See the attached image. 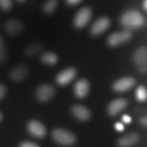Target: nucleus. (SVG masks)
Returning a JSON list of instances; mask_svg holds the SVG:
<instances>
[{
	"label": "nucleus",
	"instance_id": "nucleus-1",
	"mask_svg": "<svg viewBox=\"0 0 147 147\" xmlns=\"http://www.w3.org/2000/svg\"><path fill=\"white\" fill-rule=\"evenodd\" d=\"M144 18L136 11H129L121 18V23L123 27L128 29H138L144 24Z\"/></svg>",
	"mask_w": 147,
	"mask_h": 147
},
{
	"label": "nucleus",
	"instance_id": "nucleus-2",
	"mask_svg": "<svg viewBox=\"0 0 147 147\" xmlns=\"http://www.w3.org/2000/svg\"><path fill=\"white\" fill-rule=\"evenodd\" d=\"M53 138L55 142L64 146H70L76 142V137L71 132L63 129L57 128L53 131Z\"/></svg>",
	"mask_w": 147,
	"mask_h": 147
},
{
	"label": "nucleus",
	"instance_id": "nucleus-3",
	"mask_svg": "<svg viewBox=\"0 0 147 147\" xmlns=\"http://www.w3.org/2000/svg\"><path fill=\"white\" fill-rule=\"evenodd\" d=\"M134 61L141 73L147 72V48L141 47L134 53Z\"/></svg>",
	"mask_w": 147,
	"mask_h": 147
},
{
	"label": "nucleus",
	"instance_id": "nucleus-4",
	"mask_svg": "<svg viewBox=\"0 0 147 147\" xmlns=\"http://www.w3.org/2000/svg\"><path fill=\"white\" fill-rule=\"evenodd\" d=\"M131 37V33L129 30L113 33L108 37V44L111 47H117L128 41Z\"/></svg>",
	"mask_w": 147,
	"mask_h": 147
},
{
	"label": "nucleus",
	"instance_id": "nucleus-5",
	"mask_svg": "<svg viewBox=\"0 0 147 147\" xmlns=\"http://www.w3.org/2000/svg\"><path fill=\"white\" fill-rule=\"evenodd\" d=\"M91 16V10L89 8L80 9L74 18V25L78 28H82L89 23Z\"/></svg>",
	"mask_w": 147,
	"mask_h": 147
},
{
	"label": "nucleus",
	"instance_id": "nucleus-6",
	"mask_svg": "<svg viewBox=\"0 0 147 147\" xmlns=\"http://www.w3.org/2000/svg\"><path fill=\"white\" fill-rule=\"evenodd\" d=\"M55 94V89L50 84L40 86L36 91V97L40 101L46 102L52 98Z\"/></svg>",
	"mask_w": 147,
	"mask_h": 147
},
{
	"label": "nucleus",
	"instance_id": "nucleus-7",
	"mask_svg": "<svg viewBox=\"0 0 147 147\" xmlns=\"http://www.w3.org/2000/svg\"><path fill=\"white\" fill-rule=\"evenodd\" d=\"M127 106V101L125 99L119 98L112 101L108 106V113L110 115L115 116L123 110Z\"/></svg>",
	"mask_w": 147,
	"mask_h": 147
},
{
	"label": "nucleus",
	"instance_id": "nucleus-8",
	"mask_svg": "<svg viewBox=\"0 0 147 147\" xmlns=\"http://www.w3.org/2000/svg\"><path fill=\"white\" fill-rule=\"evenodd\" d=\"M135 80L131 77H125L119 79L113 84V89L117 92H125L134 87Z\"/></svg>",
	"mask_w": 147,
	"mask_h": 147
},
{
	"label": "nucleus",
	"instance_id": "nucleus-9",
	"mask_svg": "<svg viewBox=\"0 0 147 147\" xmlns=\"http://www.w3.org/2000/svg\"><path fill=\"white\" fill-rule=\"evenodd\" d=\"M76 74V71L74 68H68L62 71L57 76L56 81L60 85H66L69 84Z\"/></svg>",
	"mask_w": 147,
	"mask_h": 147
},
{
	"label": "nucleus",
	"instance_id": "nucleus-10",
	"mask_svg": "<svg viewBox=\"0 0 147 147\" xmlns=\"http://www.w3.org/2000/svg\"><path fill=\"white\" fill-rule=\"evenodd\" d=\"M28 74V67L24 64H21L16 65L11 70L10 76L14 81H21L26 78Z\"/></svg>",
	"mask_w": 147,
	"mask_h": 147
},
{
	"label": "nucleus",
	"instance_id": "nucleus-11",
	"mask_svg": "<svg viewBox=\"0 0 147 147\" xmlns=\"http://www.w3.org/2000/svg\"><path fill=\"white\" fill-rule=\"evenodd\" d=\"M5 32L9 35L14 36L21 33L23 29V24L18 19L9 20L5 24L4 26Z\"/></svg>",
	"mask_w": 147,
	"mask_h": 147
},
{
	"label": "nucleus",
	"instance_id": "nucleus-12",
	"mask_svg": "<svg viewBox=\"0 0 147 147\" xmlns=\"http://www.w3.org/2000/svg\"><path fill=\"white\" fill-rule=\"evenodd\" d=\"M29 131L34 136L43 138L46 134V128L44 125L38 121H32L27 125Z\"/></svg>",
	"mask_w": 147,
	"mask_h": 147
},
{
	"label": "nucleus",
	"instance_id": "nucleus-13",
	"mask_svg": "<svg viewBox=\"0 0 147 147\" xmlns=\"http://www.w3.org/2000/svg\"><path fill=\"white\" fill-rule=\"evenodd\" d=\"M110 25V20L106 17L97 19L91 28V32L93 35H100L105 32Z\"/></svg>",
	"mask_w": 147,
	"mask_h": 147
},
{
	"label": "nucleus",
	"instance_id": "nucleus-14",
	"mask_svg": "<svg viewBox=\"0 0 147 147\" xmlns=\"http://www.w3.org/2000/svg\"><path fill=\"white\" fill-rule=\"evenodd\" d=\"M138 135L131 132L121 137L117 141V144L120 147H130L135 144L138 141Z\"/></svg>",
	"mask_w": 147,
	"mask_h": 147
},
{
	"label": "nucleus",
	"instance_id": "nucleus-15",
	"mask_svg": "<svg viewBox=\"0 0 147 147\" xmlns=\"http://www.w3.org/2000/svg\"><path fill=\"white\" fill-rule=\"evenodd\" d=\"M89 91V84L87 80L82 79L78 80L74 85V93L79 98L87 96Z\"/></svg>",
	"mask_w": 147,
	"mask_h": 147
},
{
	"label": "nucleus",
	"instance_id": "nucleus-16",
	"mask_svg": "<svg viewBox=\"0 0 147 147\" xmlns=\"http://www.w3.org/2000/svg\"><path fill=\"white\" fill-rule=\"evenodd\" d=\"M71 112L78 120L82 121L88 120L91 116L89 109L85 106L81 105L74 106L71 108Z\"/></svg>",
	"mask_w": 147,
	"mask_h": 147
},
{
	"label": "nucleus",
	"instance_id": "nucleus-17",
	"mask_svg": "<svg viewBox=\"0 0 147 147\" xmlns=\"http://www.w3.org/2000/svg\"><path fill=\"white\" fill-rule=\"evenodd\" d=\"M41 61L47 65H55L58 61V57L55 53L51 52H46L42 55Z\"/></svg>",
	"mask_w": 147,
	"mask_h": 147
},
{
	"label": "nucleus",
	"instance_id": "nucleus-18",
	"mask_svg": "<svg viewBox=\"0 0 147 147\" xmlns=\"http://www.w3.org/2000/svg\"><path fill=\"white\" fill-rule=\"evenodd\" d=\"M42 45L40 43H33L27 46L25 49V53L29 57H32L38 54L42 49Z\"/></svg>",
	"mask_w": 147,
	"mask_h": 147
},
{
	"label": "nucleus",
	"instance_id": "nucleus-19",
	"mask_svg": "<svg viewBox=\"0 0 147 147\" xmlns=\"http://www.w3.org/2000/svg\"><path fill=\"white\" fill-rule=\"evenodd\" d=\"M136 97L139 102H144L147 100V90L143 86H140L136 91Z\"/></svg>",
	"mask_w": 147,
	"mask_h": 147
},
{
	"label": "nucleus",
	"instance_id": "nucleus-20",
	"mask_svg": "<svg viewBox=\"0 0 147 147\" xmlns=\"http://www.w3.org/2000/svg\"><path fill=\"white\" fill-rule=\"evenodd\" d=\"M57 3L56 0H49L44 5V10L47 13H52L56 8Z\"/></svg>",
	"mask_w": 147,
	"mask_h": 147
},
{
	"label": "nucleus",
	"instance_id": "nucleus-21",
	"mask_svg": "<svg viewBox=\"0 0 147 147\" xmlns=\"http://www.w3.org/2000/svg\"><path fill=\"white\" fill-rule=\"evenodd\" d=\"M7 53L5 42L3 38L0 36V62H3L6 59Z\"/></svg>",
	"mask_w": 147,
	"mask_h": 147
},
{
	"label": "nucleus",
	"instance_id": "nucleus-22",
	"mask_svg": "<svg viewBox=\"0 0 147 147\" xmlns=\"http://www.w3.org/2000/svg\"><path fill=\"white\" fill-rule=\"evenodd\" d=\"M0 7L3 10H10L12 7V0H0Z\"/></svg>",
	"mask_w": 147,
	"mask_h": 147
},
{
	"label": "nucleus",
	"instance_id": "nucleus-23",
	"mask_svg": "<svg viewBox=\"0 0 147 147\" xmlns=\"http://www.w3.org/2000/svg\"><path fill=\"white\" fill-rule=\"evenodd\" d=\"M20 147H40L38 145L35 144L34 142H22Z\"/></svg>",
	"mask_w": 147,
	"mask_h": 147
},
{
	"label": "nucleus",
	"instance_id": "nucleus-24",
	"mask_svg": "<svg viewBox=\"0 0 147 147\" xmlns=\"http://www.w3.org/2000/svg\"><path fill=\"white\" fill-rule=\"evenodd\" d=\"M115 127L116 129V130L118 131H123L124 130V128H125L123 124L121 123H119V122L117 123L115 125Z\"/></svg>",
	"mask_w": 147,
	"mask_h": 147
},
{
	"label": "nucleus",
	"instance_id": "nucleus-25",
	"mask_svg": "<svg viewBox=\"0 0 147 147\" xmlns=\"http://www.w3.org/2000/svg\"><path fill=\"white\" fill-rule=\"evenodd\" d=\"M122 120L125 123H127V124L130 123L131 122V118L127 115H125L123 116Z\"/></svg>",
	"mask_w": 147,
	"mask_h": 147
},
{
	"label": "nucleus",
	"instance_id": "nucleus-26",
	"mask_svg": "<svg viewBox=\"0 0 147 147\" xmlns=\"http://www.w3.org/2000/svg\"><path fill=\"white\" fill-rule=\"evenodd\" d=\"M5 92H6V89H5V86L3 85V84H0V99L3 97V95H5Z\"/></svg>",
	"mask_w": 147,
	"mask_h": 147
},
{
	"label": "nucleus",
	"instance_id": "nucleus-27",
	"mask_svg": "<svg viewBox=\"0 0 147 147\" xmlns=\"http://www.w3.org/2000/svg\"><path fill=\"white\" fill-rule=\"evenodd\" d=\"M140 123L142 124V125L147 127V116L141 118L140 120Z\"/></svg>",
	"mask_w": 147,
	"mask_h": 147
},
{
	"label": "nucleus",
	"instance_id": "nucleus-28",
	"mask_svg": "<svg viewBox=\"0 0 147 147\" xmlns=\"http://www.w3.org/2000/svg\"><path fill=\"white\" fill-rule=\"evenodd\" d=\"M81 0H66L67 3L69 5H75L80 2Z\"/></svg>",
	"mask_w": 147,
	"mask_h": 147
},
{
	"label": "nucleus",
	"instance_id": "nucleus-29",
	"mask_svg": "<svg viewBox=\"0 0 147 147\" xmlns=\"http://www.w3.org/2000/svg\"><path fill=\"white\" fill-rule=\"evenodd\" d=\"M143 6H144V8L147 11V0H144V3H143Z\"/></svg>",
	"mask_w": 147,
	"mask_h": 147
},
{
	"label": "nucleus",
	"instance_id": "nucleus-30",
	"mask_svg": "<svg viewBox=\"0 0 147 147\" xmlns=\"http://www.w3.org/2000/svg\"><path fill=\"white\" fill-rule=\"evenodd\" d=\"M1 117H2V116H1V113H0V121H1Z\"/></svg>",
	"mask_w": 147,
	"mask_h": 147
},
{
	"label": "nucleus",
	"instance_id": "nucleus-31",
	"mask_svg": "<svg viewBox=\"0 0 147 147\" xmlns=\"http://www.w3.org/2000/svg\"><path fill=\"white\" fill-rule=\"evenodd\" d=\"M18 1H23L24 0H18Z\"/></svg>",
	"mask_w": 147,
	"mask_h": 147
}]
</instances>
